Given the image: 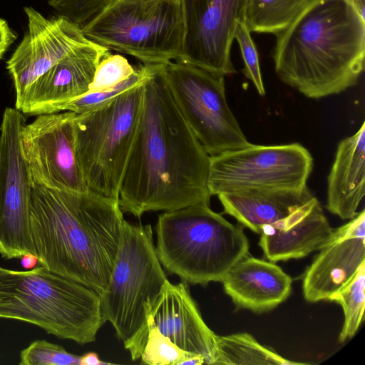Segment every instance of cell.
I'll return each mask as SVG.
<instances>
[{"instance_id":"30","label":"cell","mask_w":365,"mask_h":365,"mask_svg":"<svg viewBox=\"0 0 365 365\" xmlns=\"http://www.w3.org/2000/svg\"><path fill=\"white\" fill-rule=\"evenodd\" d=\"M113 0H48L58 16L80 26L87 22Z\"/></svg>"},{"instance_id":"17","label":"cell","mask_w":365,"mask_h":365,"mask_svg":"<svg viewBox=\"0 0 365 365\" xmlns=\"http://www.w3.org/2000/svg\"><path fill=\"white\" fill-rule=\"evenodd\" d=\"M108 51L91 41L73 49L33 84L20 111L28 115L58 113L63 104L87 93Z\"/></svg>"},{"instance_id":"9","label":"cell","mask_w":365,"mask_h":365,"mask_svg":"<svg viewBox=\"0 0 365 365\" xmlns=\"http://www.w3.org/2000/svg\"><path fill=\"white\" fill-rule=\"evenodd\" d=\"M163 70L180 112L210 156L250 144L227 103L225 76L181 61L163 63Z\"/></svg>"},{"instance_id":"14","label":"cell","mask_w":365,"mask_h":365,"mask_svg":"<svg viewBox=\"0 0 365 365\" xmlns=\"http://www.w3.org/2000/svg\"><path fill=\"white\" fill-rule=\"evenodd\" d=\"M28 29L6 62L20 110L33 84L73 49L91 42L81 26L58 16L47 18L32 7H24Z\"/></svg>"},{"instance_id":"7","label":"cell","mask_w":365,"mask_h":365,"mask_svg":"<svg viewBox=\"0 0 365 365\" xmlns=\"http://www.w3.org/2000/svg\"><path fill=\"white\" fill-rule=\"evenodd\" d=\"M81 28L91 42L145 64L178 61L185 35L180 0H113Z\"/></svg>"},{"instance_id":"28","label":"cell","mask_w":365,"mask_h":365,"mask_svg":"<svg viewBox=\"0 0 365 365\" xmlns=\"http://www.w3.org/2000/svg\"><path fill=\"white\" fill-rule=\"evenodd\" d=\"M81 356L43 339L36 340L20 352L21 365H80Z\"/></svg>"},{"instance_id":"23","label":"cell","mask_w":365,"mask_h":365,"mask_svg":"<svg viewBox=\"0 0 365 365\" xmlns=\"http://www.w3.org/2000/svg\"><path fill=\"white\" fill-rule=\"evenodd\" d=\"M309 0H248L245 23L250 32L277 35L286 29Z\"/></svg>"},{"instance_id":"19","label":"cell","mask_w":365,"mask_h":365,"mask_svg":"<svg viewBox=\"0 0 365 365\" xmlns=\"http://www.w3.org/2000/svg\"><path fill=\"white\" fill-rule=\"evenodd\" d=\"M222 282L236 307L261 313L287 299L292 280L274 262L247 256L228 271Z\"/></svg>"},{"instance_id":"26","label":"cell","mask_w":365,"mask_h":365,"mask_svg":"<svg viewBox=\"0 0 365 365\" xmlns=\"http://www.w3.org/2000/svg\"><path fill=\"white\" fill-rule=\"evenodd\" d=\"M148 332L142 351L141 363L149 365H182L188 357L195 355L184 351L148 322Z\"/></svg>"},{"instance_id":"32","label":"cell","mask_w":365,"mask_h":365,"mask_svg":"<svg viewBox=\"0 0 365 365\" xmlns=\"http://www.w3.org/2000/svg\"><path fill=\"white\" fill-rule=\"evenodd\" d=\"M110 363L101 361L96 352H88L81 356L80 365H110Z\"/></svg>"},{"instance_id":"18","label":"cell","mask_w":365,"mask_h":365,"mask_svg":"<svg viewBox=\"0 0 365 365\" xmlns=\"http://www.w3.org/2000/svg\"><path fill=\"white\" fill-rule=\"evenodd\" d=\"M333 230L314 196L287 217L264 227L259 245L271 262L299 259L319 250Z\"/></svg>"},{"instance_id":"31","label":"cell","mask_w":365,"mask_h":365,"mask_svg":"<svg viewBox=\"0 0 365 365\" xmlns=\"http://www.w3.org/2000/svg\"><path fill=\"white\" fill-rule=\"evenodd\" d=\"M16 38V34L9 27L7 21L0 17V59Z\"/></svg>"},{"instance_id":"25","label":"cell","mask_w":365,"mask_h":365,"mask_svg":"<svg viewBox=\"0 0 365 365\" xmlns=\"http://www.w3.org/2000/svg\"><path fill=\"white\" fill-rule=\"evenodd\" d=\"M156 64L135 66V72L115 87L103 91L87 93L83 96L63 104L60 111H71L76 114L96 109L111 101L120 93L143 83L150 76Z\"/></svg>"},{"instance_id":"6","label":"cell","mask_w":365,"mask_h":365,"mask_svg":"<svg viewBox=\"0 0 365 365\" xmlns=\"http://www.w3.org/2000/svg\"><path fill=\"white\" fill-rule=\"evenodd\" d=\"M166 279L151 225L124 220L110 280L101 299L106 320L133 361L140 359L148 336L145 306L158 296Z\"/></svg>"},{"instance_id":"27","label":"cell","mask_w":365,"mask_h":365,"mask_svg":"<svg viewBox=\"0 0 365 365\" xmlns=\"http://www.w3.org/2000/svg\"><path fill=\"white\" fill-rule=\"evenodd\" d=\"M135 71L124 56L106 51L96 68L88 93L110 89L130 77Z\"/></svg>"},{"instance_id":"11","label":"cell","mask_w":365,"mask_h":365,"mask_svg":"<svg viewBox=\"0 0 365 365\" xmlns=\"http://www.w3.org/2000/svg\"><path fill=\"white\" fill-rule=\"evenodd\" d=\"M23 113L6 108L0 126V255L6 259L36 255L31 235L33 182L24 158Z\"/></svg>"},{"instance_id":"29","label":"cell","mask_w":365,"mask_h":365,"mask_svg":"<svg viewBox=\"0 0 365 365\" xmlns=\"http://www.w3.org/2000/svg\"><path fill=\"white\" fill-rule=\"evenodd\" d=\"M235 38L239 44L244 61V74L252 81L257 93L262 96H264L265 89L260 71L258 53L252 39L250 31L245 21L238 22Z\"/></svg>"},{"instance_id":"24","label":"cell","mask_w":365,"mask_h":365,"mask_svg":"<svg viewBox=\"0 0 365 365\" xmlns=\"http://www.w3.org/2000/svg\"><path fill=\"white\" fill-rule=\"evenodd\" d=\"M364 292L365 263L345 286L329 298V300L339 304L344 311V322L339 336V341L341 343L356 334L364 319Z\"/></svg>"},{"instance_id":"5","label":"cell","mask_w":365,"mask_h":365,"mask_svg":"<svg viewBox=\"0 0 365 365\" xmlns=\"http://www.w3.org/2000/svg\"><path fill=\"white\" fill-rule=\"evenodd\" d=\"M242 225H233L201 202L159 215L155 250L170 274L191 284L222 282L249 255Z\"/></svg>"},{"instance_id":"21","label":"cell","mask_w":365,"mask_h":365,"mask_svg":"<svg viewBox=\"0 0 365 365\" xmlns=\"http://www.w3.org/2000/svg\"><path fill=\"white\" fill-rule=\"evenodd\" d=\"M217 196L224 213L258 234L264 227L287 217L314 197L307 187L302 190H247Z\"/></svg>"},{"instance_id":"8","label":"cell","mask_w":365,"mask_h":365,"mask_svg":"<svg viewBox=\"0 0 365 365\" xmlns=\"http://www.w3.org/2000/svg\"><path fill=\"white\" fill-rule=\"evenodd\" d=\"M144 83L96 109L75 115L76 157L91 191L119 199L141 114Z\"/></svg>"},{"instance_id":"34","label":"cell","mask_w":365,"mask_h":365,"mask_svg":"<svg viewBox=\"0 0 365 365\" xmlns=\"http://www.w3.org/2000/svg\"><path fill=\"white\" fill-rule=\"evenodd\" d=\"M364 18L365 0H346Z\"/></svg>"},{"instance_id":"3","label":"cell","mask_w":365,"mask_h":365,"mask_svg":"<svg viewBox=\"0 0 365 365\" xmlns=\"http://www.w3.org/2000/svg\"><path fill=\"white\" fill-rule=\"evenodd\" d=\"M364 56L365 19L346 0H309L273 52L279 79L314 99L356 85Z\"/></svg>"},{"instance_id":"10","label":"cell","mask_w":365,"mask_h":365,"mask_svg":"<svg viewBox=\"0 0 365 365\" xmlns=\"http://www.w3.org/2000/svg\"><path fill=\"white\" fill-rule=\"evenodd\" d=\"M313 168L302 145H255L210 156L207 187L211 195L247 190H302Z\"/></svg>"},{"instance_id":"22","label":"cell","mask_w":365,"mask_h":365,"mask_svg":"<svg viewBox=\"0 0 365 365\" xmlns=\"http://www.w3.org/2000/svg\"><path fill=\"white\" fill-rule=\"evenodd\" d=\"M298 365L304 363L287 359L259 344L248 333L217 336L214 365Z\"/></svg>"},{"instance_id":"2","label":"cell","mask_w":365,"mask_h":365,"mask_svg":"<svg viewBox=\"0 0 365 365\" xmlns=\"http://www.w3.org/2000/svg\"><path fill=\"white\" fill-rule=\"evenodd\" d=\"M123 213L119 199L33 184L31 235L39 264L101 296L118 252Z\"/></svg>"},{"instance_id":"33","label":"cell","mask_w":365,"mask_h":365,"mask_svg":"<svg viewBox=\"0 0 365 365\" xmlns=\"http://www.w3.org/2000/svg\"><path fill=\"white\" fill-rule=\"evenodd\" d=\"M21 264L26 269H33L35 267L37 262H38V258L33 254H28L23 256L21 258Z\"/></svg>"},{"instance_id":"16","label":"cell","mask_w":365,"mask_h":365,"mask_svg":"<svg viewBox=\"0 0 365 365\" xmlns=\"http://www.w3.org/2000/svg\"><path fill=\"white\" fill-rule=\"evenodd\" d=\"M145 309L147 321L179 348L214 365L217 335L204 322L187 282L172 284L166 279L158 296Z\"/></svg>"},{"instance_id":"15","label":"cell","mask_w":365,"mask_h":365,"mask_svg":"<svg viewBox=\"0 0 365 365\" xmlns=\"http://www.w3.org/2000/svg\"><path fill=\"white\" fill-rule=\"evenodd\" d=\"M303 277V294L309 302L329 300L365 263V210L333 230Z\"/></svg>"},{"instance_id":"13","label":"cell","mask_w":365,"mask_h":365,"mask_svg":"<svg viewBox=\"0 0 365 365\" xmlns=\"http://www.w3.org/2000/svg\"><path fill=\"white\" fill-rule=\"evenodd\" d=\"M185 35L184 61L223 76L236 73L231 46L237 25L245 21L248 0H180Z\"/></svg>"},{"instance_id":"12","label":"cell","mask_w":365,"mask_h":365,"mask_svg":"<svg viewBox=\"0 0 365 365\" xmlns=\"http://www.w3.org/2000/svg\"><path fill=\"white\" fill-rule=\"evenodd\" d=\"M75 115L71 111L40 114L23 126L21 147L33 184L61 190H89L76 153Z\"/></svg>"},{"instance_id":"4","label":"cell","mask_w":365,"mask_h":365,"mask_svg":"<svg viewBox=\"0 0 365 365\" xmlns=\"http://www.w3.org/2000/svg\"><path fill=\"white\" fill-rule=\"evenodd\" d=\"M0 318L26 322L80 344L94 341L106 322L98 292L40 264L29 271L0 267Z\"/></svg>"},{"instance_id":"1","label":"cell","mask_w":365,"mask_h":365,"mask_svg":"<svg viewBox=\"0 0 365 365\" xmlns=\"http://www.w3.org/2000/svg\"><path fill=\"white\" fill-rule=\"evenodd\" d=\"M210 160L174 101L163 64H156L144 83L138 127L120 187V210L140 217L148 211L210 204Z\"/></svg>"},{"instance_id":"20","label":"cell","mask_w":365,"mask_h":365,"mask_svg":"<svg viewBox=\"0 0 365 365\" xmlns=\"http://www.w3.org/2000/svg\"><path fill=\"white\" fill-rule=\"evenodd\" d=\"M365 192V122L341 140L327 178L326 207L342 220H351Z\"/></svg>"}]
</instances>
